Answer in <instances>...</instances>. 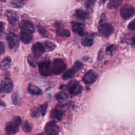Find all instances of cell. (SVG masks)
I'll return each mask as SVG.
<instances>
[{"instance_id":"cell-1","label":"cell","mask_w":135,"mask_h":135,"mask_svg":"<svg viewBox=\"0 0 135 135\" xmlns=\"http://www.w3.org/2000/svg\"><path fill=\"white\" fill-rule=\"evenodd\" d=\"M21 120L20 117H14L13 120L9 122L5 127V131L8 135H13L16 134L18 130Z\"/></svg>"},{"instance_id":"cell-2","label":"cell","mask_w":135,"mask_h":135,"mask_svg":"<svg viewBox=\"0 0 135 135\" xmlns=\"http://www.w3.org/2000/svg\"><path fill=\"white\" fill-rule=\"evenodd\" d=\"M66 66V64L62 59H55L52 63V73L55 75H59L65 70Z\"/></svg>"},{"instance_id":"cell-3","label":"cell","mask_w":135,"mask_h":135,"mask_svg":"<svg viewBox=\"0 0 135 135\" xmlns=\"http://www.w3.org/2000/svg\"><path fill=\"white\" fill-rule=\"evenodd\" d=\"M135 14L134 8L129 4H126L121 7L120 10V14L124 20H128L132 17Z\"/></svg>"},{"instance_id":"cell-4","label":"cell","mask_w":135,"mask_h":135,"mask_svg":"<svg viewBox=\"0 0 135 135\" xmlns=\"http://www.w3.org/2000/svg\"><path fill=\"white\" fill-rule=\"evenodd\" d=\"M38 71L41 75L44 76H50L52 73L51 63L49 61H43L38 63Z\"/></svg>"},{"instance_id":"cell-5","label":"cell","mask_w":135,"mask_h":135,"mask_svg":"<svg viewBox=\"0 0 135 135\" xmlns=\"http://www.w3.org/2000/svg\"><path fill=\"white\" fill-rule=\"evenodd\" d=\"M67 89L71 95H76L81 92L82 86L78 81L72 80L68 83Z\"/></svg>"},{"instance_id":"cell-6","label":"cell","mask_w":135,"mask_h":135,"mask_svg":"<svg viewBox=\"0 0 135 135\" xmlns=\"http://www.w3.org/2000/svg\"><path fill=\"white\" fill-rule=\"evenodd\" d=\"M113 26L109 23H103L99 26L98 31L99 33L103 37H107L111 35L113 32Z\"/></svg>"},{"instance_id":"cell-7","label":"cell","mask_w":135,"mask_h":135,"mask_svg":"<svg viewBox=\"0 0 135 135\" xmlns=\"http://www.w3.org/2000/svg\"><path fill=\"white\" fill-rule=\"evenodd\" d=\"M13 84L12 80L9 78L4 79L0 84V93H8L13 91Z\"/></svg>"},{"instance_id":"cell-8","label":"cell","mask_w":135,"mask_h":135,"mask_svg":"<svg viewBox=\"0 0 135 135\" xmlns=\"http://www.w3.org/2000/svg\"><path fill=\"white\" fill-rule=\"evenodd\" d=\"M45 132L46 135H59V126L55 122L50 121L45 126Z\"/></svg>"},{"instance_id":"cell-9","label":"cell","mask_w":135,"mask_h":135,"mask_svg":"<svg viewBox=\"0 0 135 135\" xmlns=\"http://www.w3.org/2000/svg\"><path fill=\"white\" fill-rule=\"evenodd\" d=\"M6 40L8 43L9 48L11 50H16L19 44V41L16 35L12 32H10L6 37Z\"/></svg>"},{"instance_id":"cell-10","label":"cell","mask_w":135,"mask_h":135,"mask_svg":"<svg viewBox=\"0 0 135 135\" xmlns=\"http://www.w3.org/2000/svg\"><path fill=\"white\" fill-rule=\"evenodd\" d=\"M20 27L21 33L32 34L34 31L33 24L30 21L27 20L22 21L20 24Z\"/></svg>"},{"instance_id":"cell-11","label":"cell","mask_w":135,"mask_h":135,"mask_svg":"<svg viewBox=\"0 0 135 135\" xmlns=\"http://www.w3.org/2000/svg\"><path fill=\"white\" fill-rule=\"evenodd\" d=\"M45 49L43 45L40 43L36 42L34 43L32 47V52L33 55V57L35 59H38L44 53Z\"/></svg>"},{"instance_id":"cell-12","label":"cell","mask_w":135,"mask_h":135,"mask_svg":"<svg viewBox=\"0 0 135 135\" xmlns=\"http://www.w3.org/2000/svg\"><path fill=\"white\" fill-rule=\"evenodd\" d=\"M71 27L72 31L80 36L85 35V25L80 22H71Z\"/></svg>"},{"instance_id":"cell-13","label":"cell","mask_w":135,"mask_h":135,"mask_svg":"<svg viewBox=\"0 0 135 135\" xmlns=\"http://www.w3.org/2000/svg\"><path fill=\"white\" fill-rule=\"evenodd\" d=\"M98 77V74L93 70L89 71L83 77V81L88 84H91L95 82Z\"/></svg>"},{"instance_id":"cell-14","label":"cell","mask_w":135,"mask_h":135,"mask_svg":"<svg viewBox=\"0 0 135 135\" xmlns=\"http://www.w3.org/2000/svg\"><path fill=\"white\" fill-rule=\"evenodd\" d=\"M6 16L8 22L11 24H15L18 20V16L17 14L14 11H7Z\"/></svg>"},{"instance_id":"cell-15","label":"cell","mask_w":135,"mask_h":135,"mask_svg":"<svg viewBox=\"0 0 135 135\" xmlns=\"http://www.w3.org/2000/svg\"><path fill=\"white\" fill-rule=\"evenodd\" d=\"M63 112L60 109H55L51 112V117L54 120L60 121L63 116Z\"/></svg>"},{"instance_id":"cell-16","label":"cell","mask_w":135,"mask_h":135,"mask_svg":"<svg viewBox=\"0 0 135 135\" xmlns=\"http://www.w3.org/2000/svg\"><path fill=\"white\" fill-rule=\"evenodd\" d=\"M28 92L31 94H33V95H39L42 93V92L41 90L40 89V88L32 84H29L28 87Z\"/></svg>"},{"instance_id":"cell-17","label":"cell","mask_w":135,"mask_h":135,"mask_svg":"<svg viewBox=\"0 0 135 135\" xmlns=\"http://www.w3.org/2000/svg\"><path fill=\"white\" fill-rule=\"evenodd\" d=\"M75 15L78 18L83 20H86L89 17V14L86 12L81 9H78L76 11Z\"/></svg>"},{"instance_id":"cell-18","label":"cell","mask_w":135,"mask_h":135,"mask_svg":"<svg viewBox=\"0 0 135 135\" xmlns=\"http://www.w3.org/2000/svg\"><path fill=\"white\" fill-rule=\"evenodd\" d=\"M93 43V39L89 36L85 35L81 39V44L84 46H90Z\"/></svg>"},{"instance_id":"cell-19","label":"cell","mask_w":135,"mask_h":135,"mask_svg":"<svg viewBox=\"0 0 135 135\" xmlns=\"http://www.w3.org/2000/svg\"><path fill=\"white\" fill-rule=\"evenodd\" d=\"M21 40L25 44H29L33 40V35L21 32Z\"/></svg>"},{"instance_id":"cell-20","label":"cell","mask_w":135,"mask_h":135,"mask_svg":"<svg viewBox=\"0 0 135 135\" xmlns=\"http://www.w3.org/2000/svg\"><path fill=\"white\" fill-rule=\"evenodd\" d=\"M56 33L59 36L62 37H69L71 35L69 30L62 27H58L56 30Z\"/></svg>"},{"instance_id":"cell-21","label":"cell","mask_w":135,"mask_h":135,"mask_svg":"<svg viewBox=\"0 0 135 135\" xmlns=\"http://www.w3.org/2000/svg\"><path fill=\"white\" fill-rule=\"evenodd\" d=\"M68 98H69V97H68V94L63 92H59L55 95L56 99L59 102H60L65 101L68 99Z\"/></svg>"},{"instance_id":"cell-22","label":"cell","mask_w":135,"mask_h":135,"mask_svg":"<svg viewBox=\"0 0 135 135\" xmlns=\"http://www.w3.org/2000/svg\"><path fill=\"white\" fill-rule=\"evenodd\" d=\"M43 46L45 49V50H46L47 51H53L55 48L56 45L53 42L51 41H46L44 42Z\"/></svg>"},{"instance_id":"cell-23","label":"cell","mask_w":135,"mask_h":135,"mask_svg":"<svg viewBox=\"0 0 135 135\" xmlns=\"http://www.w3.org/2000/svg\"><path fill=\"white\" fill-rule=\"evenodd\" d=\"M122 3V1L111 0L109 2L107 7L110 9H114L118 7L119 5H120V4Z\"/></svg>"},{"instance_id":"cell-24","label":"cell","mask_w":135,"mask_h":135,"mask_svg":"<svg viewBox=\"0 0 135 135\" xmlns=\"http://www.w3.org/2000/svg\"><path fill=\"white\" fill-rule=\"evenodd\" d=\"M11 63V59L9 57H6L0 63V68L2 69H5L8 68Z\"/></svg>"},{"instance_id":"cell-25","label":"cell","mask_w":135,"mask_h":135,"mask_svg":"<svg viewBox=\"0 0 135 135\" xmlns=\"http://www.w3.org/2000/svg\"><path fill=\"white\" fill-rule=\"evenodd\" d=\"M117 46L115 44H111L108 46L105 49V53L106 54L112 55L117 51Z\"/></svg>"},{"instance_id":"cell-26","label":"cell","mask_w":135,"mask_h":135,"mask_svg":"<svg viewBox=\"0 0 135 135\" xmlns=\"http://www.w3.org/2000/svg\"><path fill=\"white\" fill-rule=\"evenodd\" d=\"M75 73V72L74 71L73 69H68L66 71H65L62 75V78L64 80L70 79L74 75Z\"/></svg>"},{"instance_id":"cell-27","label":"cell","mask_w":135,"mask_h":135,"mask_svg":"<svg viewBox=\"0 0 135 135\" xmlns=\"http://www.w3.org/2000/svg\"><path fill=\"white\" fill-rule=\"evenodd\" d=\"M25 1H20V0H15V1H11L10 2V4L12 6L14 7H22Z\"/></svg>"},{"instance_id":"cell-28","label":"cell","mask_w":135,"mask_h":135,"mask_svg":"<svg viewBox=\"0 0 135 135\" xmlns=\"http://www.w3.org/2000/svg\"><path fill=\"white\" fill-rule=\"evenodd\" d=\"M82 66H83V64L82 63V62H81L79 61H76L74 62V65L71 69H73L75 72H76L79 70H80L82 69Z\"/></svg>"},{"instance_id":"cell-29","label":"cell","mask_w":135,"mask_h":135,"mask_svg":"<svg viewBox=\"0 0 135 135\" xmlns=\"http://www.w3.org/2000/svg\"><path fill=\"white\" fill-rule=\"evenodd\" d=\"M47 108V103H45L43 104L40 105L38 108H37L39 113H41L42 115H45Z\"/></svg>"},{"instance_id":"cell-30","label":"cell","mask_w":135,"mask_h":135,"mask_svg":"<svg viewBox=\"0 0 135 135\" xmlns=\"http://www.w3.org/2000/svg\"><path fill=\"white\" fill-rule=\"evenodd\" d=\"M23 130L26 132H29L31 131L32 127L30 124L28 123L27 121H25L23 124Z\"/></svg>"},{"instance_id":"cell-31","label":"cell","mask_w":135,"mask_h":135,"mask_svg":"<svg viewBox=\"0 0 135 135\" xmlns=\"http://www.w3.org/2000/svg\"><path fill=\"white\" fill-rule=\"evenodd\" d=\"M35 60V58L31 55H29L28 56V58H27L28 62L29 64H30L31 66H32L33 67H35V66H36Z\"/></svg>"},{"instance_id":"cell-32","label":"cell","mask_w":135,"mask_h":135,"mask_svg":"<svg viewBox=\"0 0 135 135\" xmlns=\"http://www.w3.org/2000/svg\"><path fill=\"white\" fill-rule=\"evenodd\" d=\"M95 3L94 1H87L85 2V6L88 9H91L93 8Z\"/></svg>"},{"instance_id":"cell-33","label":"cell","mask_w":135,"mask_h":135,"mask_svg":"<svg viewBox=\"0 0 135 135\" xmlns=\"http://www.w3.org/2000/svg\"><path fill=\"white\" fill-rule=\"evenodd\" d=\"M128 28L130 30H135V18L133 19L129 24L128 25Z\"/></svg>"},{"instance_id":"cell-34","label":"cell","mask_w":135,"mask_h":135,"mask_svg":"<svg viewBox=\"0 0 135 135\" xmlns=\"http://www.w3.org/2000/svg\"><path fill=\"white\" fill-rule=\"evenodd\" d=\"M5 50V46L3 42H0V55L2 54Z\"/></svg>"},{"instance_id":"cell-35","label":"cell","mask_w":135,"mask_h":135,"mask_svg":"<svg viewBox=\"0 0 135 135\" xmlns=\"http://www.w3.org/2000/svg\"><path fill=\"white\" fill-rule=\"evenodd\" d=\"M38 30H39L40 33L42 35H44L45 34H46V31L45 29L43 26L39 25V26H38Z\"/></svg>"},{"instance_id":"cell-36","label":"cell","mask_w":135,"mask_h":135,"mask_svg":"<svg viewBox=\"0 0 135 135\" xmlns=\"http://www.w3.org/2000/svg\"><path fill=\"white\" fill-rule=\"evenodd\" d=\"M17 99H18V94L17 92H15L13 95H12V99L13 102L16 104L17 102Z\"/></svg>"},{"instance_id":"cell-37","label":"cell","mask_w":135,"mask_h":135,"mask_svg":"<svg viewBox=\"0 0 135 135\" xmlns=\"http://www.w3.org/2000/svg\"><path fill=\"white\" fill-rule=\"evenodd\" d=\"M4 31V24L3 22L0 21V36H2Z\"/></svg>"},{"instance_id":"cell-38","label":"cell","mask_w":135,"mask_h":135,"mask_svg":"<svg viewBox=\"0 0 135 135\" xmlns=\"http://www.w3.org/2000/svg\"><path fill=\"white\" fill-rule=\"evenodd\" d=\"M130 44L135 48V35H133L130 40Z\"/></svg>"},{"instance_id":"cell-39","label":"cell","mask_w":135,"mask_h":135,"mask_svg":"<svg viewBox=\"0 0 135 135\" xmlns=\"http://www.w3.org/2000/svg\"><path fill=\"white\" fill-rule=\"evenodd\" d=\"M103 54H102V51L101 50H100V51L99 52V55H98V59L100 60V56H102V57H103Z\"/></svg>"},{"instance_id":"cell-40","label":"cell","mask_w":135,"mask_h":135,"mask_svg":"<svg viewBox=\"0 0 135 135\" xmlns=\"http://www.w3.org/2000/svg\"><path fill=\"white\" fill-rule=\"evenodd\" d=\"M36 135H44V134H43V133H40L37 134Z\"/></svg>"}]
</instances>
